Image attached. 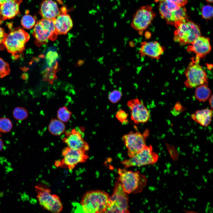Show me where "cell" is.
I'll return each mask as SVG.
<instances>
[{
	"label": "cell",
	"instance_id": "obj_1",
	"mask_svg": "<svg viewBox=\"0 0 213 213\" xmlns=\"http://www.w3.org/2000/svg\"><path fill=\"white\" fill-rule=\"evenodd\" d=\"M110 196L106 192L100 190L86 192L82 198L80 205L82 212L105 213Z\"/></svg>",
	"mask_w": 213,
	"mask_h": 213
},
{
	"label": "cell",
	"instance_id": "obj_2",
	"mask_svg": "<svg viewBox=\"0 0 213 213\" xmlns=\"http://www.w3.org/2000/svg\"><path fill=\"white\" fill-rule=\"evenodd\" d=\"M118 181L127 194H136L142 191L146 186L147 179L139 172L119 168Z\"/></svg>",
	"mask_w": 213,
	"mask_h": 213
},
{
	"label": "cell",
	"instance_id": "obj_3",
	"mask_svg": "<svg viewBox=\"0 0 213 213\" xmlns=\"http://www.w3.org/2000/svg\"><path fill=\"white\" fill-rule=\"evenodd\" d=\"M30 38L29 34L23 28L18 27L7 34L3 43L13 59H16L21 56Z\"/></svg>",
	"mask_w": 213,
	"mask_h": 213
},
{
	"label": "cell",
	"instance_id": "obj_4",
	"mask_svg": "<svg viewBox=\"0 0 213 213\" xmlns=\"http://www.w3.org/2000/svg\"><path fill=\"white\" fill-rule=\"evenodd\" d=\"M200 58H193L184 71L186 80L184 83L188 88H193L204 84H208L207 74L199 64Z\"/></svg>",
	"mask_w": 213,
	"mask_h": 213
},
{
	"label": "cell",
	"instance_id": "obj_5",
	"mask_svg": "<svg viewBox=\"0 0 213 213\" xmlns=\"http://www.w3.org/2000/svg\"><path fill=\"white\" fill-rule=\"evenodd\" d=\"M175 27L173 40L180 45L190 44L201 35L199 26L189 20L178 24Z\"/></svg>",
	"mask_w": 213,
	"mask_h": 213
},
{
	"label": "cell",
	"instance_id": "obj_6",
	"mask_svg": "<svg viewBox=\"0 0 213 213\" xmlns=\"http://www.w3.org/2000/svg\"><path fill=\"white\" fill-rule=\"evenodd\" d=\"M129 199L127 193L117 180L114 184L113 193L109 198L105 213H128Z\"/></svg>",
	"mask_w": 213,
	"mask_h": 213
},
{
	"label": "cell",
	"instance_id": "obj_7",
	"mask_svg": "<svg viewBox=\"0 0 213 213\" xmlns=\"http://www.w3.org/2000/svg\"><path fill=\"white\" fill-rule=\"evenodd\" d=\"M58 34L54 19L43 18L34 26L33 35L36 43L38 45L45 44L50 40L55 39Z\"/></svg>",
	"mask_w": 213,
	"mask_h": 213
},
{
	"label": "cell",
	"instance_id": "obj_8",
	"mask_svg": "<svg viewBox=\"0 0 213 213\" xmlns=\"http://www.w3.org/2000/svg\"><path fill=\"white\" fill-rule=\"evenodd\" d=\"M35 189L38 202L43 208L54 213L62 211L63 206L59 196L51 194L49 189L40 185H36Z\"/></svg>",
	"mask_w": 213,
	"mask_h": 213
},
{
	"label": "cell",
	"instance_id": "obj_9",
	"mask_svg": "<svg viewBox=\"0 0 213 213\" xmlns=\"http://www.w3.org/2000/svg\"><path fill=\"white\" fill-rule=\"evenodd\" d=\"M158 159V155L153 151L152 146L146 145L133 156L121 163L125 167L127 168L153 164L156 162Z\"/></svg>",
	"mask_w": 213,
	"mask_h": 213
},
{
	"label": "cell",
	"instance_id": "obj_10",
	"mask_svg": "<svg viewBox=\"0 0 213 213\" xmlns=\"http://www.w3.org/2000/svg\"><path fill=\"white\" fill-rule=\"evenodd\" d=\"M156 16V14L151 6H142L137 10L133 15L130 26L138 31L139 35H142L151 24Z\"/></svg>",
	"mask_w": 213,
	"mask_h": 213
},
{
	"label": "cell",
	"instance_id": "obj_11",
	"mask_svg": "<svg viewBox=\"0 0 213 213\" xmlns=\"http://www.w3.org/2000/svg\"><path fill=\"white\" fill-rule=\"evenodd\" d=\"M62 159L56 161L55 165L57 167H66L71 170L79 163L85 162L88 158L86 151L73 149L68 147L62 150Z\"/></svg>",
	"mask_w": 213,
	"mask_h": 213
},
{
	"label": "cell",
	"instance_id": "obj_12",
	"mask_svg": "<svg viewBox=\"0 0 213 213\" xmlns=\"http://www.w3.org/2000/svg\"><path fill=\"white\" fill-rule=\"evenodd\" d=\"M148 135V130H146L143 134L138 132L131 131L123 136L122 140L129 157L133 156L146 145V141Z\"/></svg>",
	"mask_w": 213,
	"mask_h": 213
},
{
	"label": "cell",
	"instance_id": "obj_13",
	"mask_svg": "<svg viewBox=\"0 0 213 213\" xmlns=\"http://www.w3.org/2000/svg\"><path fill=\"white\" fill-rule=\"evenodd\" d=\"M127 105L130 110L131 119L135 124L144 123L149 120V112L142 101L136 98L128 101Z\"/></svg>",
	"mask_w": 213,
	"mask_h": 213
},
{
	"label": "cell",
	"instance_id": "obj_14",
	"mask_svg": "<svg viewBox=\"0 0 213 213\" xmlns=\"http://www.w3.org/2000/svg\"><path fill=\"white\" fill-rule=\"evenodd\" d=\"M83 135L80 129H74L67 132L62 140L71 149L86 151L89 150V146L83 139Z\"/></svg>",
	"mask_w": 213,
	"mask_h": 213
},
{
	"label": "cell",
	"instance_id": "obj_15",
	"mask_svg": "<svg viewBox=\"0 0 213 213\" xmlns=\"http://www.w3.org/2000/svg\"><path fill=\"white\" fill-rule=\"evenodd\" d=\"M212 47L210 39L208 37L200 36L186 49L187 51L193 52L200 58H204L211 52Z\"/></svg>",
	"mask_w": 213,
	"mask_h": 213
},
{
	"label": "cell",
	"instance_id": "obj_16",
	"mask_svg": "<svg viewBox=\"0 0 213 213\" xmlns=\"http://www.w3.org/2000/svg\"><path fill=\"white\" fill-rule=\"evenodd\" d=\"M165 49L157 41L142 42L139 53L142 57H147L158 59L163 54Z\"/></svg>",
	"mask_w": 213,
	"mask_h": 213
},
{
	"label": "cell",
	"instance_id": "obj_17",
	"mask_svg": "<svg viewBox=\"0 0 213 213\" xmlns=\"http://www.w3.org/2000/svg\"><path fill=\"white\" fill-rule=\"evenodd\" d=\"M61 12L54 19V22L56 30L59 34H66L72 29L73 26L72 19L67 13L66 8L62 6Z\"/></svg>",
	"mask_w": 213,
	"mask_h": 213
},
{
	"label": "cell",
	"instance_id": "obj_18",
	"mask_svg": "<svg viewBox=\"0 0 213 213\" xmlns=\"http://www.w3.org/2000/svg\"><path fill=\"white\" fill-rule=\"evenodd\" d=\"M22 2V0H12L0 5V24L20 14V6Z\"/></svg>",
	"mask_w": 213,
	"mask_h": 213
},
{
	"label": "cell",
	"instance_id": "obj_19",
	"mask_svg": "<svg viewBox=\"0 0 213 213\" xmlns=\"http://www.w3.org/2000/svg\"><path fill=\"white\" fill-rule=\"evenodd\" d=\"M60 8L53 0H43L40 5L39 14L43 18L54 19L60 13Z\"/></svg>",
	"mask_w": 213,
	"mask_h": 213
},
{
	"label": "cell",
	"instance_id": "obj_20",
	"mask_svg": "<svg viewBox=\"0 0 213 213\" xmlns=\"http://www.w3.org/2000/svg\"><path fill=\"white\" fill-rule=\"evenodd\" d=\"M212 116V109L206 108L196 111L191 115V117L200 125L206 127L210 123Z\"/></svg>",
	"mask_w": 213,
	"mask_h": 213
},
{
	"label": "cell",
	"instance_id": "obj_21",
	"mask_svg": "<svg viewBox=\"0 0 213 213\" xmlns=\"http://www.w3.org/2000/svg\"><path fill=\"white\" fill-rule=\"evenodd\" d=\"M155 1L159 2V11L161 17L165 20L168 24L175 26L176 23L175 12L176 10L173 11L169 9L165 0H155Z\"/></svg>",
	"mask_w": 213,
	"mask_h": 213
},
{
	"label": "cell",
	"instance_id": "obj_22",
	"mask_svg": "<svg viewBox=\"0 0 213 213\" xmlns=\"http://www.w3.org/2000/svg\"><path fill=\"white\" fill-rule=\"evenodd\" d=\"M196 99L200 101H205L211 96V91L208 84H204L197 86L195 91Z\"/></svg>",
	"mask_w": 213,
	"mask_h": 213
},
{
	"label": "cell",
	"instance_id": "obj_23",
	"mask_svg": "<svg viewBox=\"0 0 213 213\" xmlns=\"http://www.w3.org/2000/svg\"><path fill=\"white\" fill-rule=\"evenodd\" d=\"M65 129V125L59 119H52L49 125V130L52 135H59L63 133Z\"/></svg>",
	"mask_w": 213,
	"mask_h": 213
},
{
	"label": "cell",
	"instance_id": "obj_24",
	"mask_svg": "<svg viewBox=\"0 0 213 213\" xmlns=\"http://www.w3.org/2000/svg\"><path fill=\"white\" fill-rule=\"evenodd\" d=\"M71 112L65 106L60 108L57 112L58 119L63 122H68L70 119Z\"/></svg>",
	"mask_w": 213,
	"mask_h": 213
},
{
	"label": "cell",
	"instance_id": "obj_25",
	"mask_svg": "<svg viewBox=\"0 0 213 213\" xmlns=\"http://www.w3.org/2000/svg\"><path fill=\"white\" fill-rule=\"evenodd\" d=\"M36 24L35 18L31 15L26 14L22 18L21 24L25 28L30 29L33 27Z\"/></svg>",
	"mask_w": 213,
	"mask_h": 213
},
{
	"label": "cell",
	"instance_id": "obj_26",
	"mask_svg": "<svg viewBox=\"0 0 213 213\" xmlns=\"http://www.w3.org/2000/svg\"><path fill=\"white\" fill-rule=\"evenodd\" d=\"M13 114L15 119L22 120L25 119L28 117V112L27 110L24 108L17 107L14 109Z\"/></svg>",
	"mask_w": 213,
	"mask_h": 213
},
{
	"label": "cell",
	"instance_id": "obj_27",
	"mask_svg": "<svg viewBox=\"0 0 213 213\" xmlns=\"http://www.w3.org/2000/svg\"><path fill=\"white\" fill-rule=\"evenodd\" d=\"M12 123L8 118L5 117L0 119V131L3 133L9 132L12 128Z\"/></svg>",
	"mask_w": 213,
	"mask_h": 213
},
{
	"label": "cell",
	"instance_id": "obj_28",
	"mask_svg": "<svg viewBox=\"0 0 213 213\" xmlns=\"http://www.w3.org/2000/svg\"><path fill=\"white\" fill-rule=\"evenodd\" d=\"M9 66L7 62L0 58V78H3L10 72Z\"/></svg>",
	"mask_w": 213,
	"mask_h": 213
},
{
	"label": "cell",
	"instance_id": "obj_29",
	"mask_svg": "<svg viewBox=\"0 0 213 213\" xmlns=\"http://www.w3.org/2000/svg\"><path fill=\"white\" fill-rule=\"evenodd\" d=\"M58 55L56 51H50L48 52L46 56L47 64L49 67H51L56 62Z\"/></svg>",
	"mask_w": 213,
	"mask_h": 213
},
{
	"label": "cell",
	"instance_id": "obj_30",
	"mask_svg": "<svg viewBox=\"0 0 213 213\" xmlns=\"http://www.w3.org/2000/svg\"><path fill=\"white\" fill-rule=\"evenodd\" d=\"M213 7L207 5L203 7L201 10V15L203 19L206 20L210 19L213 16Z\"/></svg>",
	"mask_w": 213,
	"mask_h": 213
},
{
	"label": "cell",
	"instance_id": "obj_31",
	"mask_svg": "<svg viewBox=\"0 0 213 213\" xmlns=\"http://www.w3.org/2000/svg\"><path fill=\"white\" fill-rule=\"evenodd\" d=\"M121 91L118 90H114L110 92L108 95V99L112 103H115L119 101L122 96Z\"/></svg>",
	"mask_w": 213,
	"mask_h": 213
},
{
	"label": "cell",
	"instance_id": "obj_32",
	"mask_svg": "<svg viewBox=\"0 0 213 213\" xmlns=\"http://www.w3.org/2000/svg\"><path fill=\"white\" fill-rule=\"evenodd\" d=\"M116 117L119 121L123 123L127 122L128 114L123 110L120 109L117 112Z\"/></svg>",
	"mask_w": 213,
	"mask_h": 213
},
{
	"label": "cell",
	"instance_id": "obj_33",
	"mask_svg": "<svg viewBox=\"0 0 213 213\" xmlns=\"http://www.w3.org/2000/svg\"><path fill=\"white\" fill-rule=\"evenodd\" d=\"M7 35L3 29L0 27V50H3L5 48L3 42Z\"/></svg>",
	"mask_w": 213,
	"mask_h": 213
},
{
	"label": "cell",
	"instance_id": "obj_34",
	"mask_svg": "<svg viewBox=\"0 0 213 213\" xmlns=\"http://www.w3.org/2000/svg\"><path fill=\"white\" fill-rule=\"evenodd\" d=\"M169 152L172 159L174 161H176L178 158V153L175 150L172 148L169 149Z\"/></svg>",
	"mask_w": 213,
	"mask_h": 213
},
{
	"label": "cell",
	"instance_id": "obj_35",
	"mask_svg": "<svg viewBox=\"0 0 213 213\" xmlns=\"http://www.w3.org/2000/svg\"><path fill=\"white\" fill-rule=\"evenodd\" d=\"M175 3L180 7L185 6L187 3L188 0H167Z\"/></svg>",
	"mask_w": 213,
	"mask_h": 213
},
{
	"label": "cell",
	"instance_id": "obj_36",
	"mask_svg": "<svg viewBox=\"0 0 213 213\" xmlns=\"http://www.w3.org/2000/svg\"><path fill=\"white\" fill-rule=\"evenodd\" d=\"M172 111H176L175 113H177V114L179 113L180 112L182 111L183 109L182 106L180 104L177 103L175 105L174 108H173Z\"/></svg>",
	"mask_w": 213,
	"mask_h": 213
},
{
	"label": "cell",
	"instance_id": "obj_37",
	"mask_svg": "<svg viewBox=\"0 0 213 213\" xmlns=\"http://www.w3.org/2000/svg\"><path fill=\"white\" fill-rule=\"evenodd\" d=\"M209 104L212 109L213 108V95H212L209 99Z\"/></svg>",
	"mask_w": 213,
	"mask_h": 213
},
{
	"label": "cell",
	"instance_id": "obj_38",
	"mask_svg": "<svg viewBox=\"0 0 213 213\" xmlns=\"http://www.w3.org/2000/svg\"><path fill=\"white\" fill-rule=\"evenodd\" d=\"M4 146V144L2 140L0 138V151H1L3 149Z\"/></svg>",
	"mask_w": 213,
	"mask_h": 213
},
{
	"label": "cell",
	"instance_id": "obj_39",
	"mask_svg": "<svg viewBox=\"0 0 213 213\" xmlns=\"http://www.w3.org/2000/svg\"><path fill=\"white\" fill-rule=\"evenodd\" d=\"M12 0H0V5L9 1Z\"/></svg>",
	"mask_w": 213,
	"mask_h": 213
},
{
	"label": "cell",
	"instance_id": "obj_40",
	"mask_svg": "<svg viewBox=\"0 0 213 213\" xmlns=\"http://www.w3.org/2000/svg\"><path fill=\"white\" fill-rule=\"evenodd\" d=\"M150 34V33H149V32H147L145 33V36L146 38L147 39L150 38L151 36V35H149Z\"/></svg>",
	"mask_w": 213,
	"mask_h": 213
},
{
	"label": "cell",
	"instance_id": "obj_41",
	"mask_svg": "<svg viewBox=\"0 0 213 213\" xmlns=\"http://www.w3.org/2000/svg\"><path fill=\"white\" fill-rule=\"evenodd\" d=\"M212 65L211 66V64H208L207 65V67L208 69H209L210 70H211V69L212 68Z\"/></svg>",
	"mask_w": 213,
	"mask_h": 213
},
{
	"label": "cell",
	"instance_id": "obj_42",
	"mask_svg": "<svg viewBox=\"0 0 213 213\" xmlns=\"http://www.w3.org/2000/svg\"><path fill=\"white\" fill-rule=\"evenodd\" d=\"M206 1L209 3H212L213 0H205Z\"/></svg>",
	"mask_w": 213,
	"mask_h": 213
}]
</instances>
